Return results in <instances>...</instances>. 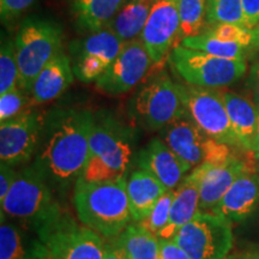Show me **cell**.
Listing matches in <instances>:
<instances>
[{"mask_svg": "<svg viewBox=\"0 0 259 259\" xmlns=\"http://www.w3.org/2000/svg\"><path fill=\"white\" fill-rule=\"evenodd\" d=\"M94 120L92 112L74 108H57L45 115L34 164L52 189L65 190L83 174Z\"/></svg>", "mask_w": 259, "mask_h": 259, "instance_id": "obj_1", "label": "cell"}, {"mask_svg": "<svg viewBox=\"0 0 259 259\" xmlns=\"http://www.w3.org/2000/svg\"><path fill=\"white\" fill-rule=\"evenodd\" d=\"M126 181L125 177L108 181L79 178L73 190V205L79 222L108 240L120 235L134 222Z\"/></svg>", "mask_w": 259, "mask_h": 259, "instance_id": "obj_2", "label": "cell"}, {"mask_svg": "<svg viewBox=\"0 0 259 259\" xmlns=\"http://www.w3.org/2000/svg\"><path fill=\"white\" fill-rule=\"evenodd\" d=\"M0 206L2 215L16 220L36 234L65 213L54 200L53 189L46 177L35 164L18 171L14 185Z\"/></svg>", "mask_w": 259, "mask_h": 259, "instance_id": "obj_3", "label": "cell"}, {"mask_svg": "<svg viewBox=\"0 0 259 259\" xmlns=\"http://www.w3.org/2000/svg\"><path fill=\"white\" fill-rule=\"evenodd\" d=\"M132 157V132L109 113L95 115L89 158L80 179L108 181L124 178Z\"/></svg>", "mask_w": 259, "mask_h": 259, "instance_id": "obj_4", "label": "cell"}, {"mask_svg": "<svg viewBox=\"0 0 259 259\" xmlns=\"http://www.w3.org/2000/svg\"><path fill=\"white\" fill-rule=\"evenodd\" d=\"M61 29L48 19L27 18L15 40L19 78L18 88L29 92L40 71L63 50Z\"/></svg>", "mask_w": 259, "mask_h": 259, "instance_id": "obj_5", "label": "cell"}, {"mask_svg": "<svg viewBox=\"0 0 259 259\" xmlns=\"http://www.w3.org/2000/svg\"><path fill=\"white\" fill-rule=\"evenodd\" d=\"M169 61L178 74L191 85L223 88L242 78L245 59H226L178 45L169 54Z\"/></svg>", "mask_w": 259, "mask_h": 259, "instance_id": "obj_6", "label": "cell"}, {"mask_svg": "<svg viewBox=\"0 0 259 259\" xmlns=\"http://www.w3.org/2000/svg\"><path fill=\"white\" fill-rule=\"evenodd\" d=\"M132 114L150 131H161L186 114L177 82L167 73H158L138 90L131 102Z\"/></svg>", "mask_w": 259, "mask_h": 259, "instance_id": "obj_7", "label": "cell"}, {"mask_svg": "<svg viewBox=\"0 0 259 259\" xmlns=\"http://www.w3.org/2000/svg\"><path fill=\"white\" fill-rule=\"evenodd\" d=\"M173 240L191 259H226L233 248L232 222L220 213L199 211Z\"/></svg>", "mask_w": 259, "mask_h": 259, "instance_id": "obj_8", "label": "cell"}, {"mask_svg": "<svg viewBox=\"0 0 259 259\" xmlns=\"http://www.w3.org/2000/svg\"><path fill=\"white\" fill-rule=\"evenodd\" d=\"M177 85L187 114L199 128L220 143L240 147L221 92L189 83H177Z\"/></svg>", "mask_w": 259, "mask_h": 259, "instance_id": "obj_9", "label": "cell"}, {"mask_svg": "<svg viewBox=\"0 0 259 259\" xmlns=\"http://www.w3.org/2000/svg\"><path fill=\"white\" fill-rule=\"evenodd\" d=\"M161 138L191 168L221 163L232 156L229 145L209 137L187 113L161 130Z\"/></svg>", "mask_w": 259, "mask_h": 259, "instance_id": "obj_10", "label": "cell"}, {"mask_svg": "<svg viewBox=\"0 0 259 259\" xmlns=\"http://www.w3.org/2000/svg\"><path fill=\"white\" fill-rule=\"evenodd\" d=\"M47 246V259H103L106 241L99 233L64 213L37 233Z\"/></svg>", "mask_w": 259, "mask_h": 259, "instance_id": "obj_11", "label": "cell"}, {"mask_svg": "<svg viewBox=\"0 0 259 259\" xmlns=\"http://www.w3.org/2000/svg\"><path fill=\"white\" fill-rule=\"evenodd\" d=\"M45 115L29 109L0 125V160L15 167L27 163L36 154L44 128Z\"/></svg>", "mask_w": 259, "mask_h": 259, "instance_id": "obj_12", "label": "cell"}, {"mask_svg": "<svg viewBox=\"0 0 259 259\" xmlns=\"http://www.w3.org/2000/svg\"><path fill=\"white\" fill-rule=\"evenodd\" d=\"M180 0H155L141 35L153 64H161L178 46L180 34Z\"/></svg>", "mask_w": 259, "mask_h": 259, "instance_id": "obj_13", "label": "cell"}, {"mask_svg": "<svg viewBox=\"0 0 259 259\" xmlns=\"http://www.w3.org/2000/svg\"><path fill=\"white\" fill-rule=\"evenodd\" d=\"M153 60L141 38L126 42L116 59L96 80V88L108 95H120L144 78Z\"/></svg>", "mask_w": 259, "mask_h": 259, "instance_id": "obj_14", "label": "cell"}, {"mask_svg": "<svg viewBox=\"0 0 259 259\" xmlns=\"http://www.w3.org/2000/svg\"><path fill=\"white\" fill-rule=\"evenodd\" d=\"M209 164L210 163H205L194 168L174 190L169 221L157 234L160 240H173L181 227L189 223L200 211V189H202L203 178L205 176Z\"/></svg>", "mask_w": 259, "mask_h": 259, "instance_id": "obj_15", "label": "cell"}, {"mask_svg": "<svg viewBox=\"0 0 259 259\" xmlns=\"http://www.w3.org/2000/svg\"><path fill=\"white\" fill-rule=\"evenodd\" d=\"M137 164L167 187L176 190L191 168L174 153L162 138H153L138 153Z\"/></svg>", "mask_w": 259, "mask_h": 259, "instance_id": "obj_16", "label": "cell"}, {"mask_svg": "<svg viewBox=\"0 0 259 259\" xmlns=\"http://www.w3.org/2000/svg\"><path fill=\"white\" fill-rule=\"evenodd\" d=\"M248 169L253 167L233 155L221 163L209 164L200 189V211L212 212L235 180Z\"/></svg>", "mask_w": 259, "mask_h": 259, "instance_id": "obj_17", "label": "cell"}, {"mask_svg": "<svg viewBox=\"0 0 259 259\" xmlns=\"http://www.w3.org/2000/svg\"><path fill=\"white\" fill-rule=\"evenodd\" d=\"M259 206V173L244 171L212 212L225 216L231 222L245 221Z\"/></svg>", "mask_w": 259, "mask_h": 259, "instance_id": "obj_18", "label": "cell"}, {"mask_svg": "<svg viewBox=\"0 0 259 259\" xmlns=\"http://www.w3.org/2000/svg\"><path fill=\"white\" fill-rule=\"evenodd\" d=\"M74 73L69 56L61 50L40 71L29 90L32 103L42 105L53 101L69 89Z\"/></svg>", "mask_w": 259, "mask_h": 259, "instance_id": "obj_19", "label": "cell"}, {"mask_svg": "<svg viewBox=\"0 0 259 259\" xmlns=\"http://www.w3.org/2000/svg\"><path fill=\"white\" fill-rule=\"evenodd\" d=\"M47 246L36 233L2 215L0 259H47Z\"/></svg>", "mask_w": 259, "mask_h": 259, "instance_id": "obj_20", "label": "cell"}, {"mask_svg": "<svg viewBox=\"0 0 259 259\" xmlns=\"http://www.w3.org/2000/svg\"><path fill=\"white\" fill-rule=\"evenodd\" d=\"M233 131L240 147L254 151L259 121V107L250 97L234 92H221Z\"/></svg>", "mask_w": 259, "mask_h": 259, "instance_id": "obj_21", "label": "cell"}, {"mask_svg": "<svg viewBox=\"0 0 259 259\" xmlns=\"http://www.w3.org/2000/svg\"><path fill=\"white\" fill-rule=\"evenodd\" d=\"M126 189L134 222L147 218L158 199L169 191L157 178L142 168L132 171L126 181Z\"/></svg>", "mask_w": 259, "mask_h": 259, "instance_id": "obj_22", "label": "cell"}, {"mask_svg": "<svg viewBox=\"0 0 259 259\" xmlns=\"http://www.w3.org/2000/svg\"><path fill=\"white\" fill-rule=\"evenodd\" d=\"M126 0H73L72 12L82 31L102 30L112 21Z\"/></svg>", "mask_w": 259, "mask_h": 259, "instance_id": "obj_23", "label": "cell"}, {"mask_svg": "<svg viewBox=\"0 0 259 259\" xmlns=\"http://www.w3.org/2000/svg\"><path fill=\"white\" fill-rule=\"evenodd\" d=\"M153 3L130 0L119 10L106 28L125 42L136 40L138 36L141 37L153 8Z\"/></svg>", "mask_w": 259, "mask_h": 259, "instance_id": "obj_24", "label": "cell"}, {"mask_svg": "<svg viewBox=\"0 0 259 259\" xmlns=\"http://www.w3.org/2000/svg\"><path fill=\"white\" fill-rule=\"evenodd\" d=\"M126 42L109 29L90 32L84 40L71 45V52L73 51V58L92 57L101 60L109 67L116 57L120 54Z\"/></svg>", "mask_w": 259, "mask_h": 259, "instance_id": "obj_25", "label": "cell"}, {"mask_svg": "<svg viewBox=\"0 0 259 259\" xmlns=\"http://www.w3.org/2000/svg\"><path fill=\"white\" fill-rule=\"evenodd\" d=\"M114 239L124 251L126 259H161L160 239L141 223H130Z\"/></svg>", "mask_w": 259, "mask_h": 259, "instance_id": "obj_26", "label": "cell"}, {"mask_svg": "<svg viewBox=\"0 0 259 259\" xmlns=\"http://www.w3.org/2000/svg\"><path fill=\"white\" fill-rule=\"evenodd\" d=\"M179 45L191 48V50L204 52L210 56L226 58V59H245L246 47L233 44V42L219 40L208 31H203L197 36L184 38Z\"/></svg>", "mask_w": 259, "mask_h": 259, "instance_id": "obj_27", "label": "cell"}, {"mask_svg": "<svg viewBox=\"0 0 259 259\" xmlns=\"http://www.w3.org/2000/svg\"><path fill=\"white\" fill-rule=\"evenodd\" d=\"M208 0H180V34L181 41L186 37L202 34L206 19Z\"/></svg>", "mask_w": 259, "mask_h": 259, "instance_id": "obj_28", "label": "cell"}, {"mask_svg": "<svg viewBox=\"0 0 259 259\" xmlns=\"http://www.w3.org/2000/svg\"><path fill=\"white\" fill-rule=\"evenodd\" d=\"M206 21L212 27L225 23L245 27L241 0H208Z\"/></svg>", "mask_w": 259, "mask_h": 259, "instance_id": "obj_29", "label": "cell"}, {"mask_svg": "<svg viewBox=\"0 0 259 259\" xmlns=\"http://www.w3.org/2000/svg\"><path fill=\"white\" fill-rule=\"evenodd\" d=\"M19 71L15 42L3 38L0 50V95L18 87Z\"/></svg>", "mask_w": 259, "mask_h": 259, "instance_id": "obj_30", "label": "cell"}, {"mask_svg": "<svg viewBox=\"0 0 259 259\" xmlns=\"http://www.w3.org/2000/svg\"><path fill=\"white\" fill-rule=\"evenodd\" d=\"M34 105L23 89L15 88L0 95V121L5 122L29 111Z\"/></svg>", "mask_w": 259, "mask_h": 259, "instance_id": "obj_31", "label": "cell"}, {"mask_svg": "<svg viewBox=\"0 0 259 259\" xmlns=\"http://www.w3.org/2000/svg\"><path fill=\"white\" fill-rule=\"evenodd\" d=\"M208 32L219 40L233 42V44H238L246 48L254 44L255 40L259 37V32L255 31L254 29H248L244 25L228 23L213 25Z\"/></svg>", "mask_w": 259, "mask_h": 259, "instance_id": "obj_32", "label": "cell"}, {"mask_svg": "<svg viewBox=\"0 0 259 259\" xmlns=\"http://www.w3.org/2000/svg\"><path fill=\"white\" fill-rule=\"evenodd\" d=\"M173 199L174 190L167 191V192L158 199V202L155 204V206L151 209V211L149 212L147 218L142 220V221L138 223H141V225L145 227L148 231L153 232L157 235L158 233L167 226L168 221H169L170 208Z\"/></svg>", "mask_w": 259, "mask_h": 259, "instance_id": "obj_33", "label": "cell"}, {"mask_svg": "<svg viewBox=\"0 0 259 259\" xmlns=\"http://www.w3.org/2000/svg\"><path fill=\"white\" fill-rule=\"evenodd\" d=\"M36 0H0V15L3 22L17 18L30 8Z\"/></svg>", "mask_w": 259, "mask_h": 259, "instance_id": "obj_34", "label": "cell"}, {"mask_svg": "<svg viewBox=\"0 0 259 259\" xmlns=\"http://www.w3.org/2000/svg\"><path fill=\"white\" fill-rule=\"evenodd\" d=\"M17 173L18 171L15 170V167L5 163L0 164V203L4 202L11 190L16 178H17Z\"/></svg>", "mask_w": 259, "mask_h": 259, "instance_id": "obj_35", "label": "cell"}, {"mask_svg": "<svg viewBox=\"0 0 259 259\" xmlns=\"http://www.w3.org/2000/svg\"><path fill=\"white\" fill-rule=\"evenodd\" d=\"M245 27L254 29L259 24V0H241Z\"/></svg>", "mask_w": 259, "mask_h": 259, "instance_id": "obj_36", "label": "cell"}, {"mask_svg": "<svg viewBox=\"0 0 259 259\" xmlns=\"http://www.w3.org/2000/svg\"><path fill=\"white\" fill-rule=\"evenodd\" d=\"M161 259H191L174 240H160Z\"/></svg>", "mask_w": 259, "mask_h": 259, "instance_id": "obj_37", "label": "cell"}, {"mask_svg": "<svg viewBox=\"0 0 259 259\" xmlns=\"http://www.w3.org/2000/svg\"><path fill=\"white\" fill-rule=\"evenodd\" d=\"M103 259H126L124 251H122L120 245L116 242L115 239H109V241H106V250Z\"/></svg>", "mask_w": 259, "mask_h": 259, "instance_id": "obj_38", "label": "cell"}, {"mask_svg": "<svg viewBox=\"0 0 259 259\" xmlns=\"http://www.w3.org/2000/svg\"><path fill=\"white\" fill-rule=\"evenodd\" d=\"M248 87H250L254 102L259 107V61L252 66L250 77H248Z\"/></svg>", "mask_w": 259, "mask_h": 259, "instance_id": "obj_39", "label": "cell"}, {"mask_svg": "<svg viewBox=\"0 0 259 259\" xmlns=\"http://www.w3.org/2000/svg\"><path fill=\"white\" fill-rule=\"evenodd\" d=\"M226 259H259V251H241L228 255Z\"/></svg>", "mask_w": 259, "mask_h": 259, "instance_id": "obj_40", "label": "cell"}, {"mask_svg": "<svg viewBox=\"0 0 259 259\" xmlns=\"http://www.w3.org/2000/svg\"><path fill=\"white\" fill-rule=\"evenodd\" d=\"M259 150V121H258V130H257V138H255V149H254V153L255 151Z\"/></svg>", "mask_w": 259, "mask_h": 259, "instance_id": "obj_41", "label": "cell"}, {"mask_svg": "<svg viewBox=\"0 0 259 259\" xmlns=\"http://www.w3.org/2000/svg\"><path fill=\"white\" fill-rule=\"evenodd\" d=\"M255 157H257V160L259 161V150L255 151Z\"/></svg>", "mask_w": 259, "mask_h": 259, "instance_id": "obj_42", "label": "cell"}, {"mask_svg": "<svg viewBox=\"0 0 259 259\" xmlns=\"http://www.w3.org/2000/svg\"><path fill=\"white\" fill-rule=\"evenodd\" d=\"M143 2H155V0H143Z\"/></svg>", "mask_w": 259, "mask_h": 259, "instance_id": "obj_43", "label": "cell"}]
</instances>
